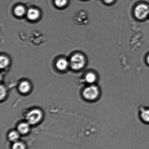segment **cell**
<instances>
[{
	"label": "cell",
	"instance_id": "10",
	"mask_svg": "<svg viewBox=\"0 0 149 149\" xmlns=\"http://www.w3.org/2000/svg\"><path fill=\"white\" fill-rule=\"evenodd\" d=\"M27 13L24 7L22 5H18L15 7L14 10V14L18 17H21Z\"/></svg>",
	"mask_w": 149,
	"mask_h": 149
},
{
	"label": "cell",
	"instance_id": "16",
	"mask_svg": "<svg viewBox=\"0 0 149 149\" xmlns=\"http://www.w3.org/2000/svg\"><path fill=\"white\" fill-rule=\"evenodd\" d=\"M67 3V0H55V5L59 8H62L65 6Z\"/></svg>",
	"mask_w": 149,
	"mask_h": 149
},
{
	"label": "cell",
	"instance_id": "6",
	"mask_svg": "<svg viewBox=\"0 0 149 149\" xmlns=\"http://www.w3.org/2000/svg\"><path fill=\"white\" fill-rule=\"evenodd\" d=\"M30 129V125L27 122H22L19 124L17 131L20 135H26L28 133Z\"/></svg>",
	"mask_w": 149,
	"mask_h": 149
},
{
	"label": "cell",
	"instance_id": "5",
	"mask_svg": "<svg viewBox=\"0 0 149 149\" xmlns=\"http://www.w3.org/2000/svg\"><path fill=\"white\" fill-rule=\"evenodd\" d=\"M70 66L69 61L66 58H61L58 59L56 63V66L59 71H64Z\"/></svg>",
	"mask_w": 149,
	"mask_h": 149
},
{
	"label": "cell",
	"instance_id": "4",
	"mask_svg": "<svg viewBox=\"0 0 149 149\" xmlns=\"http://www.w3.org/2000/svg\"><path fill=\"white\" fill-rule=\"evenodd\" d=\"M136 17L139 20H143L149 15V6L145 4H141L136 7L135 10Z\"/></svg>",
	"mask_w": 149,
	"mask_h": 149
},
{
	"label": "cell",
	"instance_id": "8",
	"mask_svg": "<svg viewBox=\"0 0 149 149\" xmlns=\"http://www.w3.org/2000/svg\"><path fill=\"white\" fill-rule=\"evenodd\" d=\"M31 89V85L29 82L24 81L22 82L19 85L18 90L22 94H25L28 93Z\"/></svg>",
	"mask_w": 149,
	"mask_h": 149
},
{
	"label": "cell",
	"instance_id": "7",
	"mask_svg": "<svg viewBox=\"0 0 149 149\" xmlns=\"http://www.w3.org/2000/svg\"><path fill=\"white\" fill-rule=\"evenodd\" d=\"M26 15L29 20L34 21L39 18L40 16V12L37 9L31 8L28 10Z\"/></svg>",
	"mask_w": 149,
	"mask_h": 149
},
{
	"label": "cell",
	"instance_id": "9",
	"mask_svg": "<svg viewBox=\"0 0 149 149\" xmlns=\"http://www.w3.org/2000/svg\"><path fill=\"white\" fill-rule=\"evenodd\" d=\"M20 134L17 131L13 130L9 132L8 138L10 141L13 143L19 141Z\"/></svg>",
	"mask_w": 149,
	"mask_h": 149
},
{
	"label": "cell",
	"instance_id": "18",
	"mask_svg": "<svg viewBox=\"0 0 149 149\" xmlns=\"http://www.w3.org/2000/svg\"><path fill=\"white\" fill-rule=\"evenodd\" d=\"M147 63L149 65V55H148V56L147 57Z\"/></svg>",
	"mask_w": 149,
	"mask_h": 149
},
{
	"label": "cell",
	"instance_id": "12",
	"mask_svg": "<svg viewBox=\"0 0 149 149\" xmlns=\"http://www.w3.org/2000/svg\"><path fill=\"white\" fill-rule=\"evenodd\" d=\"M96 76L93 73H88L86 75V81L89 84H93V83H94L96 81Z\"/></svg>",
	"mask_w": 149,
	"mask_h": 149
},
{
	"label": "cell",
	"instance_id": "11",
	"mask_svg": "<svg viewBox=\"0 0 149 149\" xmlns=\"http://www.w3.org/2000/svg\"><path fill=\"white\" fill-rule=\"evenodd\" d=\"M9 60L4 55H1L0 58V67L1 69H4L8 66L9 64Z\"/></svg>",
	"mask_w": 149,
	"mask_h": 149
},
{
	"label": "cell",
	"instance_id": "14",
	"mask_svg": "<svg viewBox=\"0 0 149 149\" xmlns=\"http://www.w3.org/2000/svg\"><path fill=\"white\" fill-rule=\"evenodd\" d=\"M0 98L1 100H3L6 97L7 94V91L6 88L3 85H1L0 87Z\"/></svg>",
	"mask_w": 149,
	"mask_h": 149
},
{
	"label": "cell",
	"instance_id": "3",
	"mask_svg": "<svg viewBox=\"0 0 149 149\" xmlns=\"http://www.w3.org/2000/svg\"><path fill=\"white\" fill-rule=\"evenodd\" d=\"M99 94V89L97 87L94 85H91L86 87L83 92V97L88 100H95L98 97Z\"/></svg>",
	"mask_w": 149,
	"mask_h": 149
},
{
	"label": "cell",
	"instance_id": "13",
	"mask_svg": "<svg viewBox=\"0 0 149 149\" xmlns=\"http://www.w3.org/2000/svg\"><path fill=\"white\" fill-rule=\"evenodd\" d=\"M11 149H27L26 144L20 141H17L14 143Z\"/></svg>",
	"mask_w": 149,
	"mask_h": 149
},
{
	"label": "cell",
	"instance_id": "15",
	"mask_svg": "<svg viewBox=\"0 0 149 149\" xmlns=\"http://www.w3.org/2000/svg\"><path fill=\"white\" fill-rule=\"evenodd\" d=\"M141 116L143 120L146 122H149V110L144 111L141 113Z\"/></svg>",
	"mask_w": 149,
	"mask_h": 149
},
{
	"label": "cell",
	"instance_id": "17",
	"mask_svg": "<svg viewBox=\"0 0 149 149\" xmlns=\"http://www.w3.org/2000/svg\"><path fill=\"white\" fill-rule=\"evenodd\" d=\"M103 1L106 3L109 4L113 2L114 0H103Z\"/></svg>",
	"mask_w": 149,
	"mask_h": 149
},
{
	"label": "cell",
	"instance_id": "2",
	"mask_svg": "<svg viewBox=\"0 0 149 149\" xmlns=\"http://www.w3.org/2000/svg\"><path fill=\"white\" fill-rule=\"evenodd\" d=\"M43 113L40 109H35L30 111L26 116L27 122L30 125L39 123L43 118Z\"/></svg>",
	"mask_w": 149,
	"mask_h": 149
},
{
	"label": "cell",
	"instance_id": "1",
	"mask_svg": "<svg viewBox=\"0 0 149 149\" xmlns=\"http://www.w3.org/2000/svg\"><path fill=\"white\" fill-rule=\"evenodd\" d=\"M85 61L84 56L79 54H76L71 57L69 61L70 66L74 71H79L84 66Z\"/></svg>",
	"mask_w": 149,
	"mask_h": 149
}]
</instances>
